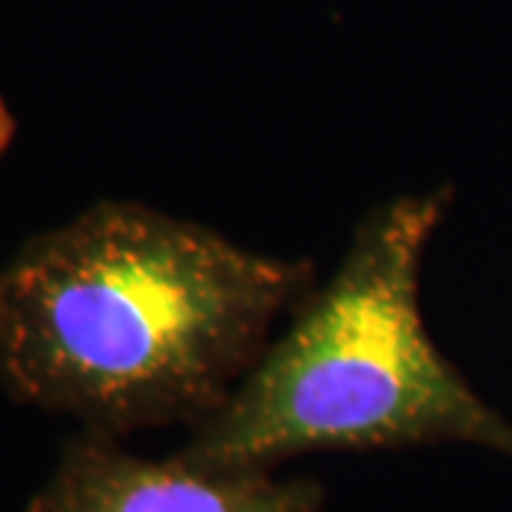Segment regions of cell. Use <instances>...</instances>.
<instances>
[{
  "mask_svg": "<svg viewBox=\"0 0 512 512\" xmlns=\"http://www.w3.org/2000/svg\"><path fill=\"white\" fill-rule=\"evenodd\" d=\"M311 288L308 262L137 202H97L0 271V384L109 439L197 427Z\"/></svg>",
  "mask_w": 512,
  "mask_h": 512,
  "instance_id": "6da1fadb",
  "label": "cell"
},
{
  "mask_svg": "<svg viewBox=\"0 0 512 512\" xmlns=\"http://www.w3.org/2000/svg\"><path fill=\"white\" fill-rule=\"evenodd\" d=\"M447 194H404L367 214L336 274L311 288L185 458L262 467L328 450L478 441L512 453V427L467 387L424 325V251Z\"/></svg>",
  "mask_w": 512,
  "mask_h": 512,
  "instance_id": "7a4b0ae2",
  "label": "cell"
},
{
  "mask_svg": "<svg viewBox=\"0 0 512 512\" xmlns=\"http://www.w3.org/2000/svg\"><path fill=\"white\" fill-rule=\"evenodd\" d=\"M32 504L40 512H319L322 487L262 467L202 464L183 453L134 456L117 439L83 433L63 447Z\"/></svg>",
  "mask_w": 512,
  "mask_h": 512,
  "instance_id": "3957f363",
  "label": "cell"
},
{
  "mask_svg": "<svg viewBox=\"0 0 512 512\" xmlns=\"http://www.w3.org/2000/svg\"><path fill=\"white\" fill-rule=\"evenodd\" d=\"M15 131H18L15 114L9 111L6 100L0 97V157L9 151V146H12V140H15Z\"/></svg>",
  "mask_w": 512,
  "mask_h": 512,
  "instance_id": "277c9868",
  "label": "cell"
},
{
  "mask_svg": "<svg viewBox=\"0 0 512 512\" xmlns=\"http://www.w3.org/2000/svg\"><path fill=\"white\" fill-rule=\"evenodd\" d=\"M26 512H40V510H37L35 504H32V501H29V507H26Z\"/></svg>",
  "mask_w": 512,
  "mask_h": 512,
  "instance_id": "5b68a950",
  "label": "cell"
}]
</instances>
